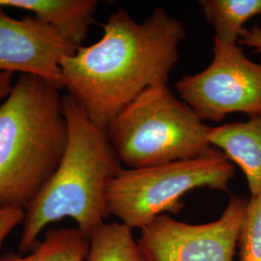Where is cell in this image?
<instances>
[{
    "instance_id": "obj_5",
    "label": "cell",
    "mask_w": 261,
    "mask_h": 261,
    "mask_svg": "<svg viewBox=\"0 0 261 261\" xmlns=\"http://www.w3.org/2000/svg\"><path fill=\"white\" fill-rule=\"evenodd\" d=\"M234 175L233 164L219 150L194 160L122 168L108 188L109 211L132 229H142L162 215L178 214L192 191H227Z\"/></svg>"
},
{
    "instance_id": "obj_12",
    "label": "cell",
    "mask_w": 261,
    "mask_h": 261,
    "mask_svg": "<svg viewBox=\"0 0 261 261\" xmlns=\"http://www.w3.org/2000/svg\"><path fill=\"white\" fill-rule=\"evenodd\" d=\"M199 5L214 37L238 44L245 23L261 15V0H200Z\"/></svg>"
},
{
    "instance_id": "obj_9",
    "label": "cell",
    "mask_w": 261,
    "mask_h": 261,
    "mask_svg": "<svg viewBox=\"0 0 261 261\" xmlns=\"http://www.w3.org/2000/svg\"><path fill=\"white\" fill-rule=\"evenodd\" d=\"M208 140L241 168L251 196L261 194V114L247 121L210 127Z\"/></svg>"
},
{
    "instance_id": "obj_8",
    "label": "cell",
    "mask_w": 261,
    "mask_h": 261,
    "mask_svg": "<svg viewBox=\"0 0 261 261\" xmlns=\"http://www.w3.org/2000/svg\"><path fill=\"white\" fill-rule=\"evenodd\" d=\"M77 48L36 17L15 19L0 7V72L37 75L61 89L60 64Z\"/></svg>"
},
{
    "instance_id": "obj_1",
    "label": "cell",
    "mask_w": 261,
    "mask_h": 261,
    "mask_svg": "<svg viewBox=\"0 0 261 261\" xmlns=\"http://www.w3.org/2000/svg\"><path fill=\"white\" fill-rule=\"evenodd\" d=\"M103 28V37L65 57L60 70L68 95L96 126L107 130L143 91L168 84L186 30L162 8L154 10L142 23L118 10Z\"/></svg>"
},
{
    "instance_id": "obj_13",
    "label": "cell",
    "mask_w": 261,
    "mask_h": 261,
    "mask_svg": "<svg viewBox=\"0 0 261 261\" xmlns=\"http://www.w3.org/2000/svg\"><path fill=\"white\" fill-rule=\"evenodd\" d=\"M89 242L85 261H146L132 228L121 222L105 223Z\"/></svg>"
},
{
    "instance_id": "obj_6",
    "label": "cell",
    "mask_w": 261,
    "mask_h": 261,
    "mask_svg": "<svg viewBox=\"0 0 261 261\" xmlns=\"http://www.w3.org/2000/svg\"><path fill=\"white\" fill-rule=\"evenodd\" d=\"M214 57L203 71L175 84L181 100L202 121L221 122L232 113L261 114V65L244 55L238 44L213 39Z\"/></svg>"
},
{
    "instance_id": "obj_2",
    "label": "cell",
    "mask_w": 261,
    "mask_h": 261,
    "mask_svg": "<svg viewBox=\"0 0 261 261\" xmlns=\"http://www.w3.org/2000/svg\"><path fill=\"white\" fill-rule=\"evenodd\" d=\"M68 127L65 152L58 168L24 211L19 252H32L40 232L66 217L90 241L111 216L108 188L121 170V161L107 130L96 126L69 95L62 97Z\"/></svg>"
},
{
    "instance_id": "obj_14",
    "label": "cell",
    "mask_w": 261,
    "mask_h": 261,
    "mask_svg": "<svg viewBox=\"0 0 261 261\" xmlns=\"http://www.w3.org/2000/svg\"><path fill=\"white\" fill-rule=\"evenodd\" d=\"M237 247L239 261H261V194L248 200Z\"/></svg>"
},
{
    "instance_id": "obj_10",
    "label": "cell",
    "mask_w": 261,
    "mask_h": 261,
    "mask_svg": "<svg viewBox=\"0 0 261 261\" xmlns=\"http://www.w3.org/2000/svg\"><path fill=\"white\" fill-rule=\"evenodd\" d=\"M97 6L96 0H0V7L33 13L76 47L88 36Z\"/></svg>"
},
{
    "instance_id": "obj_7",
    "label": "cell",
    "mask_w": 261,
    "mask_h": 261,
    "mask_svg": "<svg viewBox=\"0 0 261 261\" xmlns=\"http://www.w3.org/2000/svg\"><path fill=\"white\" fill-rule=\"evenodd\" d=\"M248 200L231 196L221 217L206 224L162 215L140 229V251L146 261H233Z\"/></svg>"
},
{
    "instance_id": "obj_3",
    "label": "cell",
    "mask_w": 261,
    "mask_h": 261,
    "mask_svg": "<svg viewBox=\"0 0 261 261\" xmlns=\"http://www.w3.org/2000/svg\"><path fill=\"white\" fill-rule=\"evenodd\" d=\"M59 90L21 74L0 105V212H24L62 160L68 127Z\"/></svg>"
},
{
    "instance_id": "obj_15",
    "label": "cell",
    "mask_w": 261,
    "mask_h": 261,
    "mask_svg": "<svg viewBox=\"0 0 261 261\" xmlns=\"http://www.w3.org/2000/svg\"><path fill=\"white\" fill-rule=\"evenodd\" d=\"M238 45L252 47L256 53H261V27L256 23L251 28H244Z\"/></svg>"
},
{
    "instance_id": "obj_16",
    "label": "cell",
    "mask_w": 261,
    "mask_h": 261,
    "mask_svg": "<svg viewBox=\"0 0 261 261\" xmlns=\"http://www.w3.org/2000/svg\"><path fill=\"white\" fill-rule=\"evenodd\" d=\"M13 74L9 72H0V101L6 98L10 93L13 84H12Z\"/></svg>"
},
{
    "instance_id": "obj_4",
    "label": "cell",
    "mask_w": 261,
    "mask_h": 261,
    "mask_svg": "<svg viewBox=\"0 0 261 261\" xmlns=\"http://www.w3.org/2000/svg\"><path fill=\"white\" fill-rule=\"evenodd\" d=\"M209 130L168 84H157L124 108L107 134L121 163L140 168L213 154Z\"/></svg>"
},
{
    "instance_id": "obj_17",
    "label": "cell",
    "mask_w": 261,
    "mask_h": 261,
    "mask_svg": "<svg viewBox=\"0 0 261 261\" xmlns=\"http://www.w3.org/2000/svg\"><path fill=\"white\" fill-rule=\"evenodd\" d=\"M8 217V212H0V223L5 221Z\"/></svg>"
},
{
    "instance_id": "obj_11",
    "label": "cell",
    "mask_w": 261,
    "mask_h": 261,
    "mask_svg": "<svg viewBox=\"0 0 261 261\" xmlns=\"http://www.w3.org/2000/svg\"><path fill=\"white\" fill-rule=\"evenodd\" d=\"M89 247V240L77 227L50 228L28 255L7 252L0 255V261H85Z\"/></svg>"
}]
</instances>
